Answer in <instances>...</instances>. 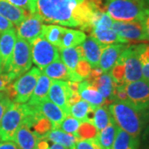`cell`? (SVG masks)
Masks as SVG:
<instances>
[{
    "label": "cell",
    "mask_w": 149,
    "mask_h": 149,
    "mask_svg": "<svg viewBox=\"0 0 149 149\" xmlns=\"http://www.w3.org/2000/svg\"><path fill=\"white\" fill-rule=\"evenodd\" d=\"M10 3L29 12L30 13H34L36 11L37 0H7Z\"/></svg>",
    "instance_id": "36"
},
{
    "label": "cell",
    "mask_w": 149,
    "mask_h": 149,
    "mask_svg": "<svg viewBox=\"0 0 149 149\" xmlns=\"http://www.w3.org/2000/svg\"><path fill=\"white\" fill-rule=\"evenodd\" d=\"M42 71V74L47 75L52 80L72 81L78 83L83 80V79L75 71H72L68 69L61 59L56 60L47 65Z\"/></svg>",
    "instance_id": "12"
},
{
    "label": "cell",
    "mask_w": 149,
    "mask_h": 149,
    "mask_svg": "<svg viewBox=\"0 0 149 149\" xmlns=\"http://www.w3.org/2000/svg\"><path fill=\"white\" fill-rule=\"evenodd\" d=\"M32 63L42 70L47 65L60 59L59 49L46 40L42 35L30 42Z\"/></svg>",
    "instance_id": "7"
},
{
    "label": "cell",
    "mask_w": 149,
    "mask_h": 149,
    "mask_svg": "<svg viewBox=\"0 0 149 149\" xmlns=\"http://www.w3.org/2000/svg\"><path fill=\"white\" fill-rule=\"evenodd\" d=\"M112 29L128 42L148 41L141 20L130 22L113 21Z\"/></svg>",
    "instance_id": "10"
},
{
    "label": "cell",
    "mask_w": 149,
    "mask_h": 149,
    "mask_svg": "<svg viewBox=\"0 0 149 149\" xmlns=\"http://www.w3.org/2000/svg\"><path fill=\"white\" fill-rule=\"evenodd\" d=\"M0 149H18L14 141H3L0 143Z\"/></svg>",
    "instance_id": "43"
},
{
    "label": "cell",
    "mask_w": 149,
    "mask_h": 149,
    "mask_svg": "<svg viewBox=\"0 0 149 149\" xmlns=\"http://www.w3.org/2000/svg\"><path fill=\"white\" fill-rule=\"evenodd\" d=\"M83 49L84 58L89 62L92 68L99 66L101 54L106 45L102 44L95 37H86L85 42L81 44Z\"/></svg>",
    "instance_id": "16"
},
{
    "label": "cell",
    "mask_w": 149,
    "mask_h": 149,
    "mask_svg": "<svg viewBox=\"0 0 149 149\" xmlns=\"http://www.w3.org/2000/svg\"><path fill=\"white\" fill-rule=\"evenodd\" d=\"M139 60L142 64L143 79L149 81V44L138 45Z\"/></svg>",
    "instance_id": "32"
},
{
    "label": "cell",
    "mask_w": 149,
    "mask_h": 149,
    "mask_svg": "<svg viewBox=\"0 0 149 149\" xmlns=\"http://www.w3.org/2000/svg\"><path fill=\"white\" fill-rule=\"evenodd\" d=\"M13 26L14 25L12 22L7 20L5 17H3L2 15H0V34L9 29L13 28Z\"/></svg>",
    "instance_id": "41"
},
{
    "label": "cell",
    "mask_w": 149,
    "mask_h": 149,
    "mask_svg": "<svg viewBox=\"0 0 149 149\" xmlns=\"http://www.w3.org/2000/svg\"><path fill=\"white\" fill-rule=\"evenodd\" d=\"M32 65V58L30 43L22 38L17 37L10 65L5 74H8L11 80L13 81L29 70Z\"/></svg>",
    "instance_id": "6"
},
{
    "label": "cell",
    "mask_w": 149,
    "mask_h": 149,
    "mask_svg": "<svg viewBox=\"0 0 149 149\" xmlns=\"http://www.w3.org/2000/svg\"><path fill=\"white\" fill-rule=\"evenodd\" d=\"M59 54L61 61L67 66L68 69L72 71H74L80 60L85 59L81 45L74 47L59 49Z\"/></svg>",
    "instance_id": "22"
},
{
    "label": "cell",
    "mask_w": 149,
    "mask_h": 149,
    "mask_svg": "<svg viewBox=\"0 0 149 149\" xmlns=\"http://www.w3.org/2000/svg\"><path fill=\"white\" fill-rule=\"evenodd\" d=\"M91 85H93L105 100H111L115 88V84L112 80L109 73H103Z\"/></svg>",
    "instance_id": "26"
},
{
    "label": "cell",
    "mask_w": 149,
    "mask_h": 149,
    "mask_svg": "<svg viewBox=\"0 0 149 149\" xmlns=\"http://www.w3.org/2000/svg\"><path fill=\"white\" fill-rule=\"evenodd\" d=\"M91 37H95L96 40L104 45H111V44H127L129 43L128 40L120 37L117 32H114L112 28L104 29V30H92Z\"/></svg>",
    "instance_id": "25"
},
{
    "label": "cell",
    "mask_w": 149,
    "mask_h": 149,
    "mask_svg": "<svg viewBox=\"0 0 149 149\" xmlns=\"http://www.w3.org/2000/svg\"><path fill=\"white\" fill-rule=\"evenodd\" d=\"M145 2H146V4L148 6V8H149V0H145Z\"/></svg>",
    "instance_id": "48"
},
{
    "label": "cell",
    "mask_w": 149,
    "mask_h": 149,
    "mask_svg": "<svg viewBox=\"0 0 149 149\" xmlns=\"http://www.w3.org/2000/svg\"><path fill=\"white\" fill-rule=\"evenodd\" d=\"M3 73V67H2V61H1V58H0V74Z\"/></svg>",
    "instance_id": "47"
},
{
    "label": "cell",
    "mask_w": 149,
    "mask_h": 149,
    "mask_svg": "<svg viewBox=\"0 0 149 149\" xmlns=\"http://www.w3.org/2000/svg\"><path fill=\"white\" fill-rule=\"evenodd\" d=\"M128 102L139 111L149 109V81L142 80L124 85Z\"/></svg>",
    "instance_id": "9"
},
{
    "label": "cell",
    "mask_w": 149,
    "mask_h": 149,
    "mask_svg": "<svg viewBox=\"0 0 149 149\" xmlns=\"http://www.w3.org/2000/svg\"><path fill=\"white\" fill-rule=\"evenodd\" d=\"M44 22L36 13H29L28 16L17 27V37L30 42L33 39L42 35Z\"/></svg>",
    "instance_id": "11"
},
{
    "label": "cell",
    "mask_w": 149,
    "mask_h": 149,
    "mask_svg": "<svg viewBox=\"0 0 149 149\" xmlns=\"http://www.w3.org/2000/svg\"><path fill=\"white\" fill-rule=\"evenodd\" d=\"M39 138L32 131L28 123L24 120L17 128L13 141L18 149H37Z\"/></svg>",
    "instance_id": "15"
},
{
    "label": "cell",
    "mask_w": 149,
    "mask_h": 149,
    "mask_svg": "<svg viewBox=\"0 0 149 149\" xmlns=\"http://www.w3.org/2000/svg\"><path fill=\"white\" fill-rule=\"evenodd\" d=\"M16 41L17 32L14 27L0 34V58L3 73H7L8 70Z\"/></svg>",
    "instance_id": "14"
},
{
    "label": "cell",
    "mask_w": 149,
    "mask_h": 149,
    "mask_svg": "<svg viewBox=\"0 0 149 149\" xmlns=\"http://www.w3.org/2000/svg\"><path fill=\"white\" fill-rule=\"evenodd\" d=\"M127 47L126 44H111L106 45L100 56L99 67L104 73H109L115 65L122 52Z\"/></svg>",
    "instance_id": "17"
},
{
    "label": "cell",
    "mask_w": 149,
    "mask_h": 149,
    "mask_svg": "<svg viewBox=\"0 0 149 149\" xmlns=\"http://www.w3.org/2000/svg\"><path fill=\"white\" fill-rule=\"evenodd\" d=\"M74 149H101L95 139H83L79 140L75 145Z\"/></svg>",
    "instance_id": "38"
},
{
    "label": "cell",
    "mask_w": 149,
    "mask_h": 149,
    "mask_svg": "<svg viewBox=\"0 0 149 149\" xmlns=\"http://www.w3.org/2000/svg\"><path fill=\"white\" fill-rule=\"evenodd\" d=\"M118 58L121 60L123 65L124 84L143 79L142 64L139 60L138 45L127 46Z\"/></svg>",
    "instance_id": "8"
},
{
    "label": "cell",
    "mask_w": 149,
    "mask_h": 149,
    "mask_svg": "<svg viewBox=\"0 0 149 149\" xmlns=\"http://www.w3.org/2000/svg\"><path fill=\"white\" fill-rule=\"evenodd\" d=\"M139 139L133 138L121 128H118L111 149H139Z\"/></svg>",
    "instance_id": "27"
},
{
    "label": "cell",
    "mask_w": 149,
    "mask_h": 149,
    "mask_svg": "<svg viewBox=\"0 0 149 149\" xmlns=\"http://www.w3.org/2000/svg\"><path fill=\"white\" fill-rule=\"evenodd\" d=\"M12 82L13 80H11L8 74L2 73L0 74V92L7 91V89L8 88Z\"/></svg>",
    "instance_id": "40"
},
{
    "label": "cell",
    "mask_w": 149,
    "mask_h": 149,
    "mask_svg": "<svg viewBox=\"0 0 149 149\" xmlns=\"http://www.w3.org/2000/svg\"><path fill=\"white\" fill-rule=\"evenodd\" d=\"M105 12L113 21L142 20L148 8L145 0H106Z\"/></svg>",
    "instance_id": "3"
},
{
    "label": "cell",
    "mask_w": 149,
    "mask_h": 149,
    "mask_svg": "<svg viewBox=\"0 0 149 149\" xmlns=\"http://www.w3.org/2000/svg\"><path fill=\"white\" fill-rule=\"evenodd\" d=\"M111 115L109 109L105 105L96 107L94 109L93 118L91 123H93L98 131H100L106 127L110 122Z\"/></svg>",
    "instance_id": "30"
},
{
    "label": "cell",
    "mask_w": 149,
    "mask_h": 149,
    "mask_svg": "<svg viewBox=\"0 0 149 149\" xmlns=\"http://www.w3.org/2000/svg\"><path fill=\"white\" fill-rule=\"evenodd\" d=\"M35 107H37L38 110L51 121L52 123V129L59 128L61 122L66 117L63 110L49 99L43 100Z\"/></svg>",
    "instance_id": "18"
},
{
    "label": "cell",
    "mask_w": 149,
    "mask_h": 149,
    "mask_svg": "<svg viewBox=\"0 0 149 149\" xmlns=\"http://www.w3.org/2000/svg\"><path fill=\"white\" fill-rule=\"evenodd\" d=\"M45 139L53 143L62 145L68 149H74L75 143L79 141V139L75 135L65 133L60 128L52 129Z\"/></svg>",
    "instance_id": "23"
},
{
    "label": "cell",
    "mask_w": 149,
    "mask_h": 149,
    "mask_svg": "<svg viewBox=\"0 0 149 149\" xmlns=\"http://www.w3.org/2000/svg\"><path fill=\"white\" fill-rule=\"evenodd\" d=\"M51 84L52 79H50L47 75L42 73L37 80V85L32 92V96L27 102V104L29 106H36L43 100H47Z\"/></svg>",
    "instance_id": "21"
},
{
    "label": "cell",
    "mask_w": 149,
    "mask_h": 149,
    "mask_svg": "<svg viewBox=\"0 0 149 149\" xmlns=\"http://www.w3.org/2000/svg\"><path fill=\"white\" fill-rule=\"evenodd\" d=\"M85 39L86 35L83 31L65 28L63 37L61 38V47L59 49L77 47L84 42Z\"/></svg>",
    "instance_id": "28"
},
{
    "label": "cell",
    "mask_w": 149,
    "mask_h": 149,
    "mask_svg": "<svg viewBox=\"0 0 149 149\" xmlns=\"http://www.w3.org/2000/svg\"><path fill=\"white\" fill-rule=\"evenodd\" d=\"M65 28L58 25H46L43 26L42 36L50 43L56 46V47H61V38L63 37Z\"/></svg>",
    "instance_id": "29"
},
{
    "label": "cell",
    "mask_w": 149,
    "mask_h": 149,
    "mask_svg": "<svg viewBox=\"0 0 149 149\" xmlns=\"http://www.w3.org/2000/svg\"><path fill=\"white\" fill-rule=\"evenodd\" d=\"M27 104L12 102L0 121V136L3 141H13L17 128L27 118Z\"/></svg>",
    "instance_id": "5"
},
{
    "label": "cell",
    "mask_w": 149,
    "mask_h": 149,
    "mask_svg": "<svg viewBox=\"0 0 149 149\" xmlns=\"http://www.w3.org/2000/svg\"><path fill=\"white\" fill-rule=\"evenodd\" d=\"M69 86L68 81L52 80L48 93V99L59 106L65 113L70 115V105L68 104Z\"/></svg>",
    "instance_id": "13"
},
{
    "label": "cell",
    "mask_w": 149,
    "mask_h": 149,
    "mask_svg": "<svg viewBox=\"0 0 149 149\" xmlns=\"http://www.w3.org/2000/svg\"><path fill=\"white\" fill-rule=\"evenodd\" d=\"M118 125L111 117L110 122L104 129L99 131L96 139L101 149H111L118 131Z\"/></svg>",
    "instance_id": "24"
},
{
    "label": "cell",
    "mask_w": 149,
    "mask_h": 149,
    "mask_svg": "<svg viewBox=\"0 0 149 149\" xmlns=\"http://www.w3.org/2000/svg\"><path fill=\"white\" fill-rule=\"evenodd\" d=\"M41 74V70L37 67H32L20 77L13 80L5 91L11 100L20 104L27 103L32 96Z\"/></svg>",
    "instance_id": "4"
},
{
    "label": "cell",
    "mask_w": 149,
    "mask_h": 149,
    "mask_svg": "<svg viewBox=\"0 0 149 149\" xmlns=\"http://www.w3.org/2000/svg\"><path fill=\"white\" fill-rule=\"evenodd\" d=\"M142 22H143V25L144 30L146 32V35L148 38L149 41V8H147L145 13H144V15L142 18Z\"/></svg>",
    "instance_id": "42"
},
{
    "label": "cell",
    "mask_w": 149,
    "mask_h": 149,
    "mask_svg": "<svg viewBox=\"0 0 149 149\" xmlns=\"http://www.w3.org/2000/svg\"><path fill=\"white\" fill-rule=\"evenodd\" d=\"M50 145L48 143V140L45 139H40L37 143V149H49Z\"/></svg>",
    "instance_id": "44"
},
{
    "label": "cell",
    "mask_w": 149,
    "mask_h": 149,
    "mask_svg": "<svg viewBox=\"0 0 149 149\" xmlns=\"http://www.w3.org/2000/svg\"><path fill=\"white\" fill-rule=\"evenodd\" d=\"M98 133L99 131L97 130V128L93 123L88 121H84L80 123V127L76 133V137L79 139V140L95 139L98 135Z\"/></svg>",
    "instance_id": "34"
},
{
    "label": "cell",
    "mask_w": 149,
    "mask_h": 149,
    "mask_svg": "<svg viewBox=\"0 0 149 149\" xmlns=\"http://www.w3.org/2000/svg\"><path fill=\"white\" fill-rule=\"evenodd\" d=\"M108 109L118 128L139 139L147 122L146 111H139L126 101H113Z\"/></svg>",
    "instance_id": "2"
},
{
    "label": "cell",
    "mask_w": 149,
    "mask_h": 149,
    "mask_svg": "<svg viewBox=\"0 0 149 149\" xmlns=\"http://www.w3.org/2000/svg\"><path fill=\"white\" fill-rule=\"evenodd\" d=\"M2 141H3V140H2V138H1V136H0V143H1Z\"/></svg>",
    "instance_id": "49"
},
{
    "label": "cell",
    "mask_w": 149,
    "mask_h": 149,
    "mask_svg": "<svg viewBox=\"0 0 149 149\" xmlns=\"http://www.w3.org/2000/svg\"><path fill=\"white\" fill-rule=\"evenodd\" d=\"M146 118H147V122L146 123H148V127L145 130V133L143 135V139L144 140H148L149 141V109L146 111Z\"/></svg>",
    "instance_id": "45"
},
{
    "label": "cell",
    "mask_w": 149,
    "mask_h": 149,
    "mask_svg": "<svg viewBox=\"0 0 149 149\" xmlns=\"http://www.w3.org/2000/svg\"><path fill=\"white\" fill-rule=\"evenodd\" d=\"M49 149H68V148H66L65 147L62 146V145H60V144H57V143H52V144L50 146Z\"/></svg>",
    "instance_id": "46"
},
{
    "label": "cell",
    "mask_w": 149,
    "mask_h": 149,
    "mask_svg": "<svg viewBox=\"0 0 149 149\" xmlns=\"http://www.w3.org/2000/svg\"><path fill=\"white\" fill-rule=\"evenodd\" d=\"M30 13L10 3L7 0H0V15L17 27Z\"/></svg>",
    "instance_id": "20"
},
{
    "label": "cell",
    "mask_w": 149,
    "mask_h": 149,
    "mask_svg": "<svg viewBox=\"0 0 149 149\" xmlns=\"http://www.w3.org/2000/svg\"><path fill=\"white\" fill-rule=\"evenodd\" d=\"M80 123H81V121H80L79 119L75 118L71 115H67L65 118L64 120L61 122L59 128L65 133H70L76 136V133L80 127Z\"/></svg>",
    "instance_id": "35"
},
{
    "label": "cell",
    "mask_w": 149,
    "mask_h": 149,
    "mask_svg": "<svg viewBox=\"0 0 149 149\" xmlns=\"http://www.w3.org/2000/svg\"><path fill=\"white\" fill-rule=\"evenodd\" d=\"M105 12L103 0H37L35 13L44 22L91 32L95 16Z\"/></svg>",
    "instance_id": "1"
},
{
    "label": "cell",
    "mask_w": 149,
    "mask_h": 149,
    "mask_svg": "<svg viewBox=\"0 0 149 149\" xmlns=\"http://www.w3.org/2000/svg\"><path fill=\"white\" fill-rule=\"evenodd\" d=\"M91 68L92 67L91 66V65L89 64V62L85 59H82L78 62L74 71L84 80V79H86L89 76V74H91V71L92 70Z\"/></svg>",
    "instance_id": "37"
},
{
    "label": "cell",
    "mask_w": 149,
    "mask_h": 149,
    "mask_svg": "<svg viewBox=\"0 0 149 149\" xmlns=\"http://www.w3.org/2000/svg\"><path fill=\"white\" fill-rule=\"evenodd\" d=\"M113 20L106 12H100L95 16L92 23V30H104L112 28ZM91 30V31H92Z\"/></svg>",
    "instance_id": "33"
},
{
    "label": "cell",
    "mask_w": 149,
    "mask_h": 149,
    "mask_svg": "<svg viewBox=\"0 0 149 149\" xmlns=\"http://www.w3.org/2000/svg\"><path fill=\"white\" fill-rule=\"evenodd\" d=\"M12 102L13 101L5 91L0 92V121Z\"/></svg>",
    "instance_id": "39"
},
{
    "label": "cell",
    "mask_w": 149,
    "mask_h": 149,
    "mask_svg": "<svg viewBox=\"0 0 149 149\" xmlns=\"http://www.w3.org/2000/svg\"><path fill=\"white\" fill-rule=\"evenodd\" d=\"M78 93L80 99L89 103L93 107L105 105L106 100L102 96L95 87L88 81H81L78 85Z\"/></svg>",
    "instance_id": "19"
},
{
    "label": "cell",
    "mask_w": 149,
    "mask_h": 149,
    "mask_svg": "<svg viewBox=\"0 0 149 149\" xmlns=\"http://www.w3.org/2000/svg\"><path fill=\"white\" fill-rule=\"evenodd\" d=\"M95 107H93L85 100H79L70 107V115L79 119L81 122L86 121L89 113Z\"/></svg>",
    "instance_id": "31"
}]
</instances>
